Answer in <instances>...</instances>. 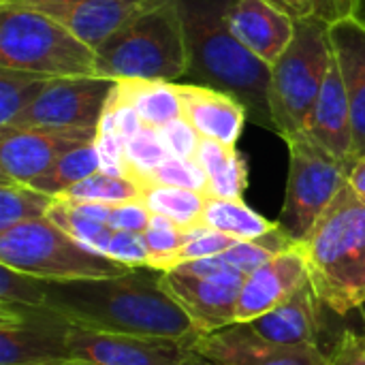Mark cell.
<instances>
[{"instance_id":"28","label":"cell","mask_w":365,"mask_h":365,"mask_svg":"<svg viewBox=\"0 0 365 365\" xmlns=\"http://www.w3.org/2000/svg\"><path fill=\"white\" fill-rule=\"evenodd\" d=\"M143 188L135 184L128 178L111 175L105 171H98L75 186L66 188L56 199L68 201V203H105V205H120L128 201H141Z\"/></svg>"},{"instance_id":"38","label":"cell","mask_w":365,"mask_h":365,"mask_svg":"<svg viewBox=\"0 0 365 365\" xmlns=\"http://www.w3.org/2000/svg\"><path fill=\"white\" fill-rule=\"evenodd\" d=\"M165 143L171 152V156L178 158H197V148L201 141V135L192 128V124L184 118H178L173 122H169L167 126L160 128Z\"/></svg>"},{"instance_id":"23","label":"cell","mask_w":365,"mask_h":365,"mask_svg":"<svg viewBox=\"0 0 365 365\" xmlns=\"http://www.w3.org/2000/svg\"><path fill=\"white\" fill-rule=\"evenodd\" d=\"M118 94L124 103L133 105L145 126L163 128L182 118V101L175 81L160 79H120L115 81Z\"/></svg>"},{"instance_id":"13","label":"cell","mask_w":365,"mask_h":365,"mask_svg":"<svg viewBox=\"0 0 365 365\" xmlns=\"http://www.w3.org/2000/svg\"><path fill=\"white\" fill-rule=\"evenodd\" d=\"M195 342L68 329L71 361L81 365H184Z\"/></svg>"},{"instance_id":"11","label":"cell","mask_w":365,"mask_h":365,"mask_svg":"<svg viewBox=\"0 0 365 365\" xmlns=\"http://www.w3.org/2000/svg\"><path fill=\"white\" fill-rule=\"evenodd\" d=\"M246 274L225 269L212 276H190L182 272H165L163 289L186 312L199 336L225 329L237 323V302Z\"/></svg>"},{"instance_id":"14","label":"cell","mask_w":365,"mask_h":365,"mask_svg":"<svg viewBox=\"0 0 365 365\" xmlns=\"http://www.w3.org/2000/svg\"><path fill=\"white\" fill-rule=\"evenodd\" d=\"M192 351L207 365H329L319 344H272L252 334L246 323L199 336Z\"/></svg>"},{"instance_id":"39","label":"cell","mask_w":365,"mask_h":365,"mask_svg":"<svg viewBox=\"0 0 365 365\" xmlns=\"http://www.w3.org/2000/svg\"><path fill=\"white\" fill-rule=\"evenodd\" d=\"M152 212L145 207L143 201H128L120 205H111L109 214V227L113 231H133V233H143L150 225Z\"/></svg>"},{"instance_id":"30","label":"cell","mask_w":365,"mask_h":365,"mask_svg":"<svg viewBox=\"0 0 365 365\" xmlns=\"http://www.w3.org/2000/svg\"><path fill=\"white\" fill-rule=\"evenodd\" d=\"M171 156L160 128L143 126L128 143H126V163H128V180L143 188L148 175L160 167Z\"/></svg>"},{"instance_id":"42","label":"cell","mask_w":365,"mask_h":365,"mask_svg":"<svg viewBox=\"0 0 365 365\" xmlns=\"http://www.w3.org/2000/svg\"><path fill=\"white\" fill-rule=\"evenodd\" d=\"M45 2H56V0H0V6H38Z\"/></svg>"},{"instance_id":"2","label":"cell","mask_w":365,"mask_h":365,"mask_svg":"<svg viewBox=\"0 0 365 365\" xmlns=\"http://www.w3.org/2000/svg\"><path fill=\"white\" fill-rule=\"evenodd\" d=\"M190 83L210 86L235 96L248 120L276 130L269 107L272 66L255 56L227 26L222 0H180Z\"/></svg>"},{"instance_id":"43","label":"cell","mask_w":365,"mask_h":365,"mask_svg":"<svg viewBox=\"0 0 365 365\" xmlns=\"http://www.w3.org/2000/svg\"><path fill=\"white\" fill-rule=\"evenodd\" d=\"M353 19H357L359 24L365 26V0H355V11H353Z\"/></svg>"},{"instance_id":"10","label":"cell","mask_w":365,"mask_h":365,"mask_svg":"<svg viewBox=\"0 0 365 365\" xmlns=\"http://www.w3.org/2000/svg\"><path fill=\"white\" fill-rule=\"evenodd\" d=\"M113 83L105 77H53L38 98L6 126L96 128Z\"/></svg>"},{"instance_id":"25","label":"cell","mask_w":365,"mask_h":365,"mask_svg":"<svg viewBox=\"0 0 365 365\" xmlns=\"http://www.w3.org/2000/svg\"><path fill=\"white\" fill-rule=\"evenodd\" d=\"M141 201L145 207L156 214L173 220L182 229H192L203 225V210L207 195L201 190L178 188V186H148Z\"/></svg>"},{"instance_id":"8","label":"cell","mask_w":365,"mask_h":365,"mask_svg":"<svg viewBox=\"0 0 365 365\" xmlns=\"http://www.w3.org/2000/svg\"><path fill=\"white\" fill-rule=\"evenodd\" d=\"M287 145L289 178L278 222L299 242L308 235L336 195L349 184L353 163L331 156L306 133L287 139Z\"/></svg>"},{"instance_id":"29","label":"cell","mask_w":365,"mask_h":365,"mask_svg":"<svg viewBox=\"0 0 365 365\" xmlns=\"http://www.w3.org/2000/svg\"><path fill=\"white\" fill-rule=\"evenodd\" d=\"M53 77L0 66V126L11 124L28 109Z\"/></svg>"},{"instance_id":"37","label":"cell","mask_w":365,"mask_h":365,"mask_svg":"<svg viewBox=\"0 0 365 365\" xmlns=\"http://www.w3.org/2000/svg\"><path fill=\"white\" fill-rule=\"evenodd\" d=\"M105 255L109 259L118 261V263L128 265V267H143V265H148V246H145L143 233L113 231Z\"/></svg>"},{"instance_id":"12","label":"cell","mask_w":365,"mask_h":365,"mask_svg":"<svg viewBox=\"0 0 365 365\" xmlns=\"http://www.w3.org/2000/svg\"><path fill=\"white\" fill-rule=\"evenodd\" d=\"M94 139L96 128L0 126V178L30 184L60 156Z\"/></svg>"},{"instance_id":"44","label":"cell","mask_w":365,"mask_h":365,"mask_svg":"<svg viewBox=\"0 0 365 365\" xmlns=\"http://www.w3.org/2000/svg\"><path fill=\"white\" fill-rule=\"evenodd\" d=\"M184 365H207V364H205V361H203L195 351H190V355L186 357V364Z\"/></svg>"},{"instance_id":"17","label":"cell","mask_w":365,"mask_h":365,"mask_svg":"<svg viewBox=\"0 0 365 365\" xmlns=\"http://www.w3.org/2000/svg\"><path fill=\"white\" fill-rule=\"evenodd\" d=\"M158 0H56L38 6H26L47 13L62 21L92 49L141 15Z\"/></svg>"},{"instance_id":"41","label":"cell","mask_w":365,"mask_h":365,"mask_svg":"<svg viewBox=\"0 0 365 365\" xmlns=\"http://www.w3.org/2000/svg\"><path fill=\"white\" fill-rule=\"evenodd\" d=\"M349 186L355 190V195L365 203V156L355 160V165L351 169V175H349Z\"/></svg>"},{"instance_id":"16","label":"cell","mask_w":365,"mask_h":365,"mask_svg":"<svg viewBox=\"0 0 365 365\" xmlns=\"http://www.w3.org/2000/svg\"><path fill=\"white\" fill-rule=\"evenodd\" d=\"M225 21L269 66L278 62L295 36V19L272 0H233L227 4Z\"/></svg>"},{"instance_id":"22","label":"cell","mask_w":365,"mask_h":365,"mask_svg":"<svg viewBox=\"0 0 365 365\" xmlns=\"http://www.w3.org/2000/svg\"><path fill=\"white\" fill-rule=\"evenodd\" d=\"M197 163L207 178V195L220 199H244L248 188V165L237 148L212 139L199 141Z\"/></svg>"},{"instance_id":"34","label":"cell","mask_w":365,"mask_h":365,"mask_svg":"<svg viewBox=\"0 0 365 365\" xmlns=\"http://www.w3.org/2000/svg\"><path fill=\"white\" fill-rule=\"evenodd\" d=\"M148 186H178V188H190V190H201L207 195V178L205 171L201 169V165L197 163V158H178V156H169L160 167H156L145 184L143 190Z\"/></svg>"},{"instance_id":"4","label":"cell","mask_w":365,"mask_h":365,"mask_svg":"<svg viewBox=\"0 0 365 365\" xmlns=\"http://www.w3.org/2000/svg\"><path fill=\"white\" fill-rule=\"evenodd\" d=\"M98 77L178 81L188 73L180 0H158L96 49Z\"/></svg>"},{"instance_id":"20","label":"cell","mask_w":365,"mask_h":365,"mask_svg":"<svg viewBox=\"0 0 365 365\" xmlns=\"http://www.w3.org/2000/svg\"><path fill=\"white\" fill-rule=\"evenodd\" d=\"M329 38L351 105L353 154L357 160L365 156V26L353 17L342 19L329 26Z\"/></svg>"},{"instance_id":"33","label":"cell","mask_w":365,"mask_h":365,"mask_svg":"<svg viewBox=\"0 0 365 365\" xmlns=\"http://www.w3.org/2000/svg\"><path fill=\"white\" fill-rule=\"evenodd\" d=\"M237 240L220 233V231H214L205 225L201 227H192L188 229V237L184 242V246L171 257L165 261L163 269L160 272H171L175 269L178 265L182 263H188V261H195V259H207V257H216V255H222L227 252Z\"/></svg>"},{"instance_id":"6","label":"cell","mask_w":365,"mask_h":365,"mask_svg":"<svg viewBox=\"0 0 365 365\" xmlns=\"http://www.w3.org/2000/svg\"><path fill=\"white\" fill-rule=\"evenodd\" d=\"M0 265L49 282L111 278L133 269L79 244L47 216L0 233Z\"/></svg>"},{"instance_id":"3","label":"cell","mask_w":365,"mask_h":365,"mask_svg":"<svg viewBox=\"0 0 365 365\" xmlns=\"http://www.w3.org/2000/svg\"><path fill=\"white\" fill-rule=\"evenodd\" d=\"M308 278L325 308L338 317L365 304V203L346 184L299 240Z\"/></svg>"},{"instance_id":"1","label":"cell","mask_w":365,"mask_h":365,"mask_svg":"<svg viewBox=\"0 0 365 365\" xmlns=\"http://www.w3.org/2000/svg\"><path fill=\"white\" fill-rule=\"evenodd\" d=\"M163 274L143 265L111 278L43 280V304L81 329L195 342L199 334L163 289Z\"/></svg>"},{"instance_id":"24","label":"cell","mask_w":365,"mask_h":365,"mask_svg":"<svg viewBox=\"0 0 365 365\" xmlns=\"http://www.w3.org/2000/svg\"><path fill=\"white\" fill-rule=\"evenodd\" d=\"M203 225L237 242L259 240L280 227V222H272L248 207L244 199H220L210 195L203 210Z\"/></svg>"},{"instance_id":"27","label":"cell","mask_w":365,"mask_h":365,"mask_svg":"<svg viewBox=\"0 0 365 365\" xmlns=\"http://www.w3.org/2000/svg\"><path fill=\"white\" fill-rule=\"evenodd\" d=\"M56 197L36 190L30 184L0 178V233L30 220L45 218Z\"/></svg>"},{"instance_id":"5","label":"cell","mask_w":365,"mask_h":365,"mask_svg":"<svg viewBox=\"0 0 365 365\" xmlns=\"http://www.w3.org/2000/svg\"><path fill=\"white\" fill-rule=\"evenodd\" d=\"M0 66L47 77H98L96 51L86 41L26 6H0Z\"/></svg>"},{"instance_id":"21","label":"cell","mask_w":365,"mask_h":365,"mask_svg":"<svg viewBox=\"0 0 365 365\" xmlns=\"http://www.w3.org/2000/svg\"><path fill=\"white\" fill-rule=\"evenodd\" d=\"M323 302L317 297L312 284L302 287L291 299L269 310L267 314L248 321V329L272 344H319L323 329Z\"/></svg>"},{"instance_id":"31","label":"cell","mask_w":365,"mask_h":365,"mask_svg":"<svg viewBox=\"0 0 365 365\" xmlns=\"http://www.w3.org/2000/svg\"><path fill=\"white\" fill-rule=\"evenodd\" d=\"M47 218L53 220L60 229H64L79 244H83V246H88V248H92L96 252H103V255H105V250L109 246V240L113 235V229L109 225L83 216L77 207H73L71 203L60 201V199L53 201Z\"/></svg>"},{"instance_id":"15","label":"cell","mask_w":365,"mask_h":365,"mask_svg":"<svg viewBox=\"0 0 365 365\" xmlns=\"http://www.w3.org/2000/svg\"><path fill=\"white\" fill-rule=\"evenodd\" d=\"M308 282L306 257L297 242L295 246L272 257L246 278L237 302V323H248L267 314L291 299Z\"/></svg>"},{"instance_id":"36","label":"cell","mask_w":365,"mask_h":365,"mask_svg":"<svg viewBox=\"0 0 365 365\" xmlns=\"http://www.w3.org/2000/svg\"><path fill=\"white\" fill-rule=\"evenodd\" d=\"M0 304L41 306L43 280L0 265Z\"/></svg>"},{"instance_id":"40","label":"cell","mask_w":365,"mask_h":365,"mask_svg":"<svg viewBox=\"0 0 365 365\" xmlns=\"http://www.w3.org/2000/svg\"><path fill=\"white\" fill-rule=\"evenodd\" d=\"M327 357L329 365H365V336L357 331H342Z\"/></svg>"},{"instance_id":"19","label":"cell","mask_w":365,"mask_h":365,"mask_svg":"<svg viewBox=\"0 0 365 365\" xmlns=\"http://www.w3.org/2000/svg\"><path fill=\"white\" fill-rule=\"evenodd\" d=\"M306 135L331 156L355 165L351 105H349L344 79L338 68L336 56L331 58L321 94L314 103Z\"/></svg>"},{"instance_id":"26","label":"cell","mask_w":365,"mask_h":365,"mask_svg":"<svg viewBox=\"0 0 365 365\" xmlns=\"http://www.w3.org/2000/svg\"><path fill=\"white\" fill-rule=\"evenodd\" d=\"M98 171H101V158H98L96 145L86 143V145H79V148L66 152L64 156H60L43 175L32 180L30 186H34L36 190L47 192L51 197H58L66 188L75 186L77 182H81Z\"/></svg>"},{"instance_id":"32","label":"cell","mask_w":365,"mask_h":365,"mask_svg":"<svg viewBox=\"0 0 365 365\" xmlns=\"http://www.w3.org/2000/svg\"><path fill=\"white\" fill-rule=\"evenodd\" d=\"M188 231L178 227L173 220L165 218V216H156L152 214L148 229L143 231V240L148 246V265L152 269H163L165 261L171 259L186 242Z\"/></svg>"},{"instance_id":"7","label":"cell","mask_w":365,"mask_h":365,"mask_svg":"<svg viewBox=\"0 0 365 365\" xmlns=\"http://www.w3.org/2000/svg\"><path fill=\"white\" fill-rule=\"evenodd\" d=\"M334 58L329 26L295 21V36L272 66L269 107L276 133L287 141L304 135Z\"/></svg>"},{"instance_id":"35","label":"cell","mask_w":365,"mask_h":365,"mask_svg":"<svg viewBox=\"0 0 365 365\" xmlns=\"http://www.w3.org/2000/svg\"><path fill=\"white\" fill-rule=\"evenodd\" d=\"M295 21H321L334 26L353 17L355 0H272Z\"/></svg>"},{"instance_id":"18","label":"cell","mask_w":365,"mask_h":365,"mask_svg":"<svg viewBox=\"0 0 365 365\" xmlns=\"http://www.w3.org/2000/svg\"><path fill=\"white\" fill-rule=\"evenodd\" d=\"M182 101V118L203 137L229 148H237V141L248 122L246 107L231 94L201 86V83H175Z\"/></svg>"},{"instance_id":"45","label":"cell","mask_w":365,"mask_h":365,"mask_svg":"<svg viewBox=\"0 0 365 365\" xmlns=\"http://www.w3.org/2000/svg\"><path fill=\"white\" fill-rule=\"evenodd\" d=\"M60 365H81V364H75V361H66V364H60Z\"/></svg>"},{"instance_id":"9","label":"cell","mask_w":365,"mask_h":365,"mask_svg":"<svg viewBox=\"0 0 365 365\" xmlns=\"http://www.w3.org/2000/svg\"><path fill=\"white\" fill-rule=\"evenodd\" d=\"M68 329L71 323L45 304H0V365L71 361Z\"/></svg>"}]
</instances>
